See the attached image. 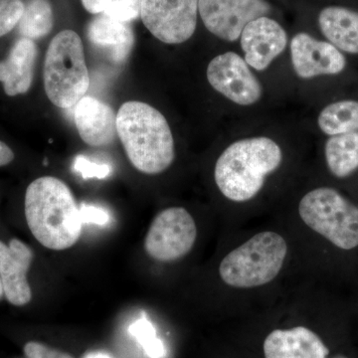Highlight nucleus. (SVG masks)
<instances>
[{"instance_id": "nucleus-1", "label": "nucleus", "mask_w": 358, "mask_h": 358, "mask_svg": "<svg viewBox=\"0 0 358 358\" xmlns=\"http://www.w3.org/2000/svg\"><path fill=\"white\" fill-rule=\"evenodd\" d=\"M25 217L33 236L46 248L74 246L83 224L74 195L64 181L43 176L30 183L25 194Z\"/></svg>"}, {"instance_id": "nucleus-2", "label": "nucleus", "mask_w": 358, "mask_h": 358, "mask_svg": "<svg viewBox=\"0 0 358 358\" xmlns=\"http://www.w3.org/2000/svg\"><path fill=\"white\" fill-rule=\"evenodd\" d=\"M117 131L129 162L141 173L154 176L173 164V131L159 110L138 101L124 103L117 114Z\"/></svg>"}, {"instance_id": "nucleus-3", "label": "nucleus", "mask_w": 358, "mask_h": 358, "mask_svg": "<svg viewBox=\"0 0 358 358\" xmlns=\"http://www.w3.org/2000/svg\"><path fill=\"white\" fill-rule=\"evenodd\" d=\"M282 162V148L272 138H242L231 143L218 157L214 179L226 199L249 201L262 190L266 178L275 173Z\"/></svg>"}, {"instance_id": "nucleus-4", "label": "nucleus", "mask_w": 358, "mask_h": 358, "mask_svg": "<svg viewBox=\"0 0 358 358\" xmlns=\"http://www.w3.org/2000/svg\"><path fill=\"white\" fill-rule=\"evenodd\" d=\"M44 88L60 109L75 107L86 96L90 78L83 42L73 30L59 32L49 44L44 63Z\"/></svg>"}, {"instance_id": "nucleus-5", "label": "nucleus", "mask_w": 358, "mask_h": 358, "mask_svg": "<svg viewBox=\"0 0 358 358\" xmlns=\"http://www.w3.org/2000/svg\"><path fill=\"white\" fill-rule=\"evenodd\" d=\"M287 254L286 240L278 233L265 231L230 252L220 264L219 275L233 288L263 286L281 272Z\"/></svg>"}, {"instance_id": "nucleus-6", "label": "nucleus", "mask_w": 358, "mask_h": 358, "mask_svg": "<svg viewBox=\"0 0 358 358\" xmlns=\"http://www.w3.org/2000/svg\"><path fill=\"white\" fill-rule=\"evenodd\" d=\"M299 213L310 229L334 246L343 250L358 246V207L334 188L308 192L301 199Z\"/></svg>"}, {"instance_id": "nucleus-7", "label": "nucleus", "mask_w": 358, "mask_h": 358, "mask_svg": "<svg viewBox=\"0 0 358 358\" xmlns=\"http://www.w3.org/2000/svg\"><path fill=\"white\" fill-rule=\"evenodd\" d=\"M197 227L189 212L182 207H171L159 212L145 240L148 255L159 262H173L192 251Z\"/></svg>"}, {"instance_id": "nucleus-8", "label": "nucleus", "mask_w": 358, "mask_h": 358, "mask_svg": "<svg viewBox=\"0 0 358 358\" xmlns=\"http://www.w3.org/2000/svg\"><path fill=\"white\" fill-rule=\"evenodd\" d=\"M199 0H141L143 24L166 44H181L196 30Z\"/></svg>"}, {"instance_id": "nucleus-9", "label": "nucleus", "mask_w": 358, "mask_h": 358, "mask_svg": "<svg viewBox=\"0 0 358 358\" xmlns=\"http://www.w3.org/2000/svg\"><path fill=\"white\" fill-rule=\"evenodd\" d=\"M206 76L212 88L236 105H255L262 98V85L245 59L235 52H225L212 59Z\"/></svg>"}, {"instance_id": "nucleus-10", "label": "nucleus", "mask_w": 358, "mask_h": 358, "mask_svg": "<svg viewBox=\"0 0 358 358\" xmlns=\"http://www.w3.org/2000/svg\"><path fill=\"white\" fill-rule=\"evenodd\" d=\"M271 6L266 0H199V13L206 29L224 41L240 38L245 26L267 15Z\"/></svg>"}, {"instance_id": "nucleus-11", "label": "nucleus", "mask_w": 358, "mask_h": 358, "mask_svg": "<svg viewBox=\"0 0 358 358\" xmlns=\"http://www.w3.org/2000/svg\"><path fill=\"white\" fill-rule=\"evenodd\" d=\"M289 51L294 73L301 79L338 75L345 69L346 59L338 48L329 42L313 38L308 33L294 35Z\"/></svg>"}, {"instance_id": "nucleus-12", "label": "nucleus", "mask_w": 358, "mask_h": 358, "mask_svg": "<svg viewBox=\"0 0 358 358\" xmlns=\"http://www.w3.org/2000/svg\"><path fill=\"white\" fill-rule=\"evenodd\" d=\"M240 43L247 64L257 71H265L286 49L288 34L278 21L260 16L245 26Z\"/></svg>"}, {"instance_id": "nucleus-13", "label": "nucleus", "mask_w": 358, "mask_h": 358, "mask_svg": "<svg viewBox=\"0 0 358 358\" xmlns=\"http://www.w3.org/2000/svg\"><path fill=\"white\" fill-rule=\"evenodd\" d=\"M33 253L27 245L18 239L8 245L0 241V278L4 296L11 305L22 307L32 299L27 273L31 266Z\"/></svg>"}, {"instance_id": "nucleus-14", "label": "nucleus", "mask_w": 358, "mask_h": 358, "mask_svg": "<svg viewBox=\"0 0 358 358\" xmlns=\"http://www.w3.org/2000/svg\"><path fill=\"white\" fill-rule=\"evenodd\" d=\"M75 124L82 140L91 147H105L117 136V115L107 103L85 96L75 106Z\"/></svg>"}, {"instance_id": "nucleus-15", "label": "nucleus", "mask_w": 358, "mask_h": 358, "mask_svg": "<svg viewBox=\"0 0 358 358\" xmlns=\"http://www.w3.org/2000/svg\"><path fill=\"white\" fill-rule=\"evenodd\" d=\"M265 358H327L329 348L305 327L275 329L264 341Z\"/></svg>"}, {"instance_id": "nucleus-16", "label": "nucleus", "mask_w": 358, "mask_h": 358, "mask_svg": "<svg viewBox=\"0 0 358 358\" xmlns=\"http://www.w3.org/2000/svg\"><path fill=\"white\" fill-rule=\"evenodd\" d=\"M87 36L91 44L115 64L126 62L134 48V35L131 26L103 13L89 23Z\"/></svg>"}, {"instance_id": "nucleus-17", "label": "nucleus", "mask_w": 358, "mask_h": 358, "mask_svg": "<svg viewBox=\"0 0 358 358\" xmlns=\"http://www.w3.org/2000/svg\"><path fill=\"white\" fill-rule=\"evenodd\" d=\"M36 57V44L22 37L13 45L6 60L0 61V82L6 95L14 96L29 91Z\"/></svg>"}, {"instance_id": "nucleus-18", "label": "nucleus", "mask_w": 358, "mask_h": 358, "mask_svg": "<svg viewBox=\"0 0 358 358\" xmlns=\"http://www.w3.org/2000/svg\"><path fill=\"white\" fill-rule=\"evenodd\" d=\"M319 25L324 37L339 51L358 54V13L341 6L320 11Z\"/></svg>"}, {"instance_id": "nucleus-19", "label": "nucleus", "mask_w": 358, "mask_h": 358, "mask_svg": "<svg viewBox=\"0 0 358 358\" xmlns=\"http://www.w3.org/2000/svg\"><path fill=\"white\" fill-rule=\"evenodd\" d=\"M324 155L334 176L343 178L350 176L358 169V134L331 136L324 145Z\"/></svg>"}, {"instance_id": "nucleus-20", "label": "nucleus", "mask_w": 358, "mask_h": 358, "mask_svg": "<svg viewBox=\"0 0 358 358\" xmlns=\"http://www.w3.org/2000/svg\"><path fill=\"white\" fill-rule=\"evenodd\" d=\"M322 133L333 136L358 131V102L345 100L329 103L317 117Z\"/></svg>"}, {"instance_id": "nucleus-21", "label": "nucleus", "mask_w": 358, "mask_h": 358, "mask_svg": "<svg viewBox=\"0 0 358 358\" xmlns=\"http://www.w3.org/2000/svg\"><path fill=\"white\" fill-rule=\"evenodd\" d=\"M53 10L49 0H28L18 24L23 38L40 39L53 28Z\"/></svg>"}, {"instance_id": "nucleus-22", "label": "nucleus", "mask_w": 358, "mask_h": 358, "mask_svg": "<svg viewBox=\"0 0 358 358\" xmlns=\"http://www.w3.org/2000/svg\"><path fill=\"white\" fill-rule=\"evenodd\" d=\"M129 333L138 339L148 357L159 358L164 355V345L155 336L152 324L145 319H140L129 327Z\"/></svg>"}, {"instance_id": "nucleus-23", "label": "nucleus", "mask_w": 358, "mask_h": 358, "mask_svg": "<svg viewBox=\"0 0 358 358\" xmlns=\"http://www.w3.org/2000/svg\"><path fill=\"white\" fill-rule=\"evenodd\" d=\"M23 13L22 0H0V37L8 34L20 24Z\"/></svg>"}, {"instance_id": "nucleus-24", "label": "nucleus", "mask_w": 358, "mask_h": 358, "mask_svg": "<svg viewBox=\"0 0 358 358\" xmlns=\"http://www.w3.org/2000/svg\"><path fill=\"white\" fill-rule=\"evenodd\" d=\"M103 14L120 22H131L140 17L141 0H113Z\"/></svg>"}, {"instance_id": "nucleus-25", "label": "nucleus", "mask_w": 358, "mask_h": 358, "mask_svg": "<svg viewBox=\"0 0 358 358\" xmlns=\"http://www.w3.org/2000/svg\"><path fill=\"white\" fill-rule=\"evenodd\" d=\"M73 169L81 174L84 179L98 178L103 179L109 176L112 169L108 164H100L91 162L84 155H78L75 159Z\"/></svg>"}, {"instance_id": "nucleus-26", "label": "nucleus", "mask_w": 358, "mask_h": 358, "mask_svg": "<svg viewBox=\"0 0 358 358\" xmlns=\"http://www.w3.org/2000/svg\"><path fill=\"white\" fill-rule=\"evenodd\" d=\"M26 358H74L69 353L49 348L37 341H29L24 346Z\"/></svg>"}, {"instance_id": "nucleus-27", "label": "nucleus", "mask_w": 358, "mask_h": 358, "mask_svg": "<svg viewBox=\"0 0 358 358\" xmlns=\"http://www.w3.org/2000/svg\"><path fill=\"white\" fill-rule=\"evenodd\" d=\"M80 219L82 224L93 223L98 225H106L110 222V214L102 207L94 205H82L80 208Z\"/></svg>"}, {"instance_id": "nucleus-28", "label": "nucleus", "mask_w": 358, "mask_h": 358, "mask_svg": "<svg viewBox=\"0 0 358 358\" xmlns=\"http://www.w3.org/2000/svg\"><path fill=\"white\" fill-rule=\"evenodd\" d=\"M84 8L92 14H101L113 0H81Z\"/></svg>"}, {"instance_id": "nucleus-29", "label": "nucleus", "mask_w": 358, "mask_h": 358, "mask_svg": "<svg viewBox=\"0 0 358 358\" xmlns=\"http://www.w3.org/2000/svg\"><path fill=\"white\" fill-rule=\"evenodd\" d=\"M14 159V152L3 141H0V166H7Z\"/></svg>"}, {"instance_id": "nucleus-30", "label": "nucleus", "mask_w": 358, "mask_h": 358, "mask_svg": "<svg viewBox=\"0 0 358 358\" xmlns=\"http://www.w3.org/2000/svg\"><path fill=\"white\" fill-rule=\"evenodd\" d=\"M85 358H110L109 355H105V353L96 352V353H90L89 355H87Z\"/></svg>"}, {"instance_id": "nucleus-31", "label": "nucleus", "mask_w": 358, "mask_h": 358, "mask_svg": "<svg viewBox=\"0 0 358 358\" xmlns=\"http://www.w3.org/2000/svg\"><path fill=\"white\" fill-rule=\"evenodd\" d=\"M4 296V289L3 285H2L1 278H0V300H1L2 296Z\"/></svg>"}, {"instance_id": "nucleus-32", "label": "nucleus", "mask_w": 358, "mask_h": 358, "mask_svg": "<svg viewBox=\"0 0 358 358\" xmlns=\"http://www.w3.org/2000/svg\"><path fill=\"white\" fill-rule=\"evenodd\" d=\"M333 358H348L345 357V355H336V357H334Z\"/></svg>"}]
</instances>
